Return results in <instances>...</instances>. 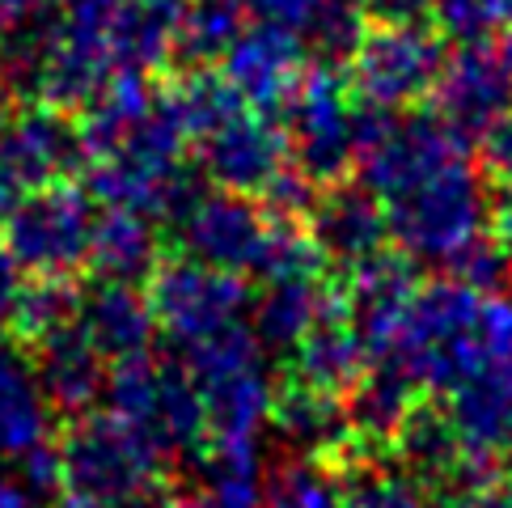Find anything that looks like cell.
I'll list each match as a JSON object with an SVG mask.
<instances>
[{
	"instance_id": "21",
	"label": "cell",
	"mask_w": 512,
	"mask_h": 508,
	"mask_svg": "<svg viewBox=\"0 0 512 508\" xmlns=\"http://www.w3.org/2000/svg\"><path fill=\"white\" fill-rule=\"evenodd\" d=\"M271 428H276L280 445L292 458H314V462L335 458V453L356 437L343 398L335 390L309 386V381H292L288 390L276 394Z\"/></svg>"
},
{
	"instance_id": "43",
	"label": "cell",
	"mask_w": 512,
	"mask_h": 508,
	"mask_svg": "<svg viewBox=\"0 0 512 508\" xmlns=\"http://www.w3.org/2000/svg\"><path fill=\"white\" fill-rule=\"evenodd\" d=\"M504 470H508V483H512V445L504 449Z\"/></svg>"
},
{
	"instance_id": "27",
	"label": "cell",
	"mask_w": 512,
	"mask_h": 508,
	"mask_svg": "<svg viewBox=\"0 0 512 508\" xmlns=\"http://www.w3.org/2000/svg\"><path fill=\"white\" fill-rule=\"evenodd\" d=\"M199 492H208L221 508H263V453L259 441L204 437L195 449Z\"/></svg>"
},
{
	"instance_id": "19",
	"label": "cell",
	"mask_w": 512,
	"mask_h": 508,
	"mask_svg": "<svg viewBox=\"0 0 512 508\" xmlns=\"http://www.w3.org/2000/svg\"><path fill=\"white\" fill-rule=\"evenodd\" d=\"M34 373L43 381V394L56 411L85 415L89 407L106 398V377H111V360H106L89 335L77 326V318L64 322L60 331L30 343Z\"/></svg>"
},
{
	"instance_id": "14",
	"label": "cell",
	"mask_w": 512,
	"mask_h": 508,
	"mask_svg": "<svg viewBox=\"0 0 512 508\" xmlns=\"http://www.w3.org/2000/svg\"><path fill=\"white\" fill-rule=\"evenodd\" d=\"M419 297L415 263L407 254H377V259L352 267V284L343 293L347 318L364 343V356H390L407 331L411 305Z\"/></svg>"
},
{
	"instance_id": "28",
	"label": "cell",
	"mask_w": 512,
	"mask_h": 508,
	"mask_svg": "<svg viewBox=\"0 0 512 508\" xmlns=\"http://www.w3.org/2000/svg\"><path fill=\"white\" fill-rule=\"evenodd\" d=\"M246 26H250L246 0H191L182 9V26H178V56L195 68L221 64Z\"/></svg>"
},
{
	"instance_id": "17",
	"label": "cell",
	"mask_w": 512,
	"mask_h": 508,
	"mask_svg": "<svg viewBox=\"0 0 512 508\" xmlns=\"http://www.w3.org/2000/svg\"><path fill=\"white\" fill-rule=\"evenodd\" d=\"M309 51L305 43H297L288 30L254 22L237 34V43L225 51L221 72L225 81L242 94L250 106L259 111H280V106L292 98V89L305 81Z\"/></svg>"
},
{
	"instance_id": "39",
	"label": "cell",
	"mask_w": 512,
	"mask_h": 508,
	"mask_svg": "<svg viewBox=\"0 0 512 508\" xmlns=\"http://www.w3.org/2000/svg\"><path fill=\"white\" fill-rule=\"evenodd\" d=\"M64 508H157L153 496H136V500H106V504H81V500H64Z\"/></svg>"
},
{
	"instance_id": "22",
	"label": "cell",
	"mask_w": 512,
	"mask_h": 508,
	"mask_svg": "<svg viewBox=\"0 0 512 508\" xmlns=\"http://www.w3.org/2000/svg\"><path fill=\"white\" fill-rule=\"evenodd\" d=\"M51 445V398L34 360L0 339V462H22Z\"/></svg>"
},
{
	"instance_id": "7",
	"label": "cell",
	"mask_w": 512,
	"mask_h": 508,
	"mask_svg": "<svg viewBox=\"0 0 512 508\" xmlns=\"http://www.w3.org/2000/svg\"><path fill=\"white\" fill-rule=\"evenodd\" d=\"M94 229V195L72 183L30 191L0 216V242L13 250V259L34 280H68L72 271L89 267Z\"/></svg>"
},
{
	"instance_id": "13",
	"label": "cell",
	"mask_w": 512,
	"mask_h": 508,
	"mask_svg": "<svg viewBox=\"0 0 512 508\" xmlns=\"http://www.w3.org/2000/svg\"><path fill=\"white\" fill-rule=\"evenodd\" d=\"M432 98L445 123H453L466 140H483L512 111V68L504 64L500 47L462 43L445 56Z\"/></svg>"
},
{
	"instance_id": "5",
	"label": "cell",
	"mask_w": 512,
	"mask_h": 508,
	"mask_svg": "<svg viewBox=\"0 0 512 508\" xmlns=\"http://www.w3.org/2000/svg\"><path fill=\"white\" fill-rule=\"evenodd\" d=\"M182 365L191 369L199 398H204L208 437H263L271 407H276V386H271L267 348L250 331V322H237L221 335L182 348Z\"/></svg>"
},
{
	"instance_id": "15",
	"label": "cell",
	"mask_w": 512,
	"mask_h": 508,
	"mask_svg": "<svg viewBox=\"0 0 512 508\" xmlns=\"http://www.w3.org/2000/svg\"><path fill=\"white\" fill-rule=\"evenodd\" d=\"M309 238H314L318 254L326 263H339L343 271H352L360 263L386 254L390 246V216L381 195L369 191L364 183H331L322 187L309 204Z\"/></svg>"
},
{
	"instance_id": "32",
	"label": "cell",
	"mask_w": 512,
	"mask_h": 508,
	"mask_svg": "<svg viewBox=\"0 0 512 508\" xmlns=\"http://www.w3.org/2000/svg\"><path fill=\"white\" fill-rule=\"evenodd\" d=\"M26 267L13 259V250L0 242V326H13L17 310H22V297H26Z\"/></svg>"
},
{
	"instance_id": "1",
	"label": "cell",
	"mask_w": 512,
	"mask_h": 508,
	"mask_svg": "<svg viewBox=\"0 0 512 508\" xmlns=\"http://www.w3.org/2000/svg\"><path fill=\"white\" fill-rule=\"evenodd\" d=\"M85 191L102 208L140 212L149 221H174L199 191L187 170L191 127L174 89L144 77H123L85 106Z\"/></svg>"
},
{
	"instance_id": "11",
	"label": "cell",
	"mask_w": 512,
	"mask_h": 508,
	"mask_svg": "<svg viewBox=\"0 0 512 508\" xmlns=\"http://www.w3.org/2000/svg\"><path fill=\"white\" fill-rule=\"evenodd\" d=\"M195 161L212 187L271 195V187L292 170L280 123H271L259 106H237L225 119L195 136Z\"/></svg>"
},
{
	"instance_id": "36",
	"label": "cell",
	"mask_w": 512,
	"mask_h": 508,
	"mask_svg": "<svg viewBox=\"0 0 512 508\" xmlns=\"http://www.w3.org/2000/svg\"><path fill=\"white\" fill-rule=\"evenodd\" d=\"M445 508H512V492L496 483H479V487H462V492L445 496Z\"/></svg>"
},
{
	"instance_id": "37",
	"label": "cell",
	"mask_w": 512,
	"mask_h": 508,
	"mask_svg": "<svg viewBox=\"0 0 512 508\" xmlns=\"http://www.w3.org/2000/svg\"><path fill=\"white\" fill-rule=\"evenodd\" d=\"M0 508H39V492L22 475H5L0 470Z\"/></svg>"
},
{
	"instance_id": "41",
	"label": "cell",
	"mask_w": 512,
	"mask_h": 508,
	"mask_svg": "<svg viewBox=\"0 0 512 508\" xmlns=\"http://www.w3.org/2000/svg\"><path fill=\"white\" fill-rule=\"evenodd\" d=\"M500 56H504V64L512 68V30H504V34H500Z\"/></svg>"
},
{
	"instance_id": "6",
	"label": "cell",
	"mask_w": 512,
	"mask_h": 508,
	"mask_svg": "<svg viewBox=\"0 0 512 508\" xmlns=\"http://www.w3.org/2000/svg\"><path fill=\"white\" fill-rule=\"evenodd\" d=\"M106 403L127 424H136L161 453H191L208 437L204 398L191 369L182 360H166L153 352L123 356L106 377Z\"/></svg>"
},
{
	"instance_id": "12",
	"label": "cell",
	"mask_w": 512,
	"mask_h": 508,
	"mask_svg": "<svg viewBox=\"0 0 512 508\" xmlns=\"http://www.w3.org/2000/svg\"><path fill=\"white\" fill-rule=\"evenodd\" d=\"M77 166H85L81 127H72L60 106L34 102L9 115L0 136V216L30 191L64 183Z\"/></svg>"
},
{
	"instance_id": "8",
	"label": "cell",
	"mask_w": 512,
	"mask_h": 508,
	"mask_svg": "<svg viewBox=\"0 0 512 508\" xmlns=\"http://www.w3.org/2000/svg\"><path fill=\"white\" fill-rule=\"evenodd\" d=\"M445 68V43L424 22L415 26H377L347 56L352 98L377 111H407L428 98Z\"/></svg>"
},
{
	"instance_id": "18",
	"label": "cell",
	"mask_w": 512,
	"mask_h": 508,
	"mask_svg": "<svg viewBox=\"0 0 512 508\" xmlns=\"http://www.w3.org/2000/svg\"><path fill=\"white\" fill-rule=\"evenodd\" d=\"M343 305L339 293L322 284V271H288L263 280L259 297H250V331L267 352H292L314 326Z\"/></svg>"
},
{
	"instance_id": "31",
	"label": "cell",
	"mask_w": 512,
	"mask_h": 508,
	"mask_svg": "<svg viewBox=\"0 0 512 508\" xmlns=\"http://www.w3.org/2000/svg\"><path fill=\"white\" fill-rule=\"evenodd\" d=\"M432 22L457 43H487L512 30V0H432Z\"/></svg>"
},
{
	"instance_id": "3",
	"label": "cell",
	"mask_w": 512,
	"mask_h": 508,
	"mask_svg": "<svg viewBox=\"0 0 512 508\" xmlns=\"http://www.w3.org/2000/svg\"><path fill=\"white\" fill-rule=\"evenodd\" d=\"M390 111L347 98L343 81L331 68H309L305 81L280 106V132L288 144V161L314 187L343 183V174L360 166L369 140L381 132Z\"/></svg>"
},
{
	"instance_id": "33",
	"label": "cell",
	"mask_w": 512,
	"mask_h": 508,
	"mask_svg": "<svg viewBox=\"0 0 512 508\" xmlns=\"http://www.w3.org/2000/svg\"><path fill=\"white\" fill-rule=\"evenodd\" d=\"M483 161H487V174L500 178L508 191L512 187V111L483 136Z\"/></svg>"
},
{
	"instance_id": "26",
	"label": "cell",
	"mask_w": 512,
	"mask_h": 508,
	"mask_svg": "<svg viewBox=\"0 0 512 508\" xmlns=\"http://www.w3.org/2000/svg\"><path fill=\"white\" fill-rule=\"evenodd\" d=\"M288 356H292V381H309V386L335 394L352 390V381L364 373V360H369L352 318H347V305L326 314Z\"/></svg>"
},
{
	"instance_id": "20",
	"label": "cell",
	"mask_w": 512,
	"mask_h": 508,
	"mask_svg": "<svg viewBox=\"0 0 512 508\" xmlns=\"http://www.w3.org/2000/svg\"><path fill=\"white\" fill-rule=\"evenodd\" d=\"M254 22L280 26L297 43H305L309 56L326 64L347 60L369 34V13L364 0H246Z\"/></svg>"
},
{
	"instance_id": "30",
	"label": "cell",
	"mask_w": 512,
	"mask_h": 508,
	"mask_svg": "<svg viewBox=\"0 0 512 508\" xmlns=\"http://www.w3.org/2000/svg\"><path fill=\"white\" fill-rule=\"evenodd\" d=\"M263 508H343V483L314 458H292L263 483Z\"/></svg>"
},
{
	"instance_id": "29",
	"label": "cell",
	"mask_w": 512,
	"mask_h": 508,
	"mask_svg": "<svg viewBox=\"0 0 512 508\" xmlns=\"http://www.w3.org/2000/svg\"><path fill=\"white\" fill-rule=\"evenodd\" d=\"M343 508H432V492L402 462H369L343 479Z\"/></svg>"
},
{
	"instance_id": "42",
	"label": "cell",
	"mask_w": 512,
	"mask_h": 508,
	"mask_svg": "<svg viewBox=\"0 0 512 508\" xmlns=\"http://www.w3.org/2000/svg\"><path fill=\"white\" fill-rule=\"evenodd\" d=\"M5 123H9V106H5V94H0V136H5Z\"/></svg>"
},
{
	"instance_id": "40",
	"label": "cell",
	"mask_w": 512,
	"mask_h": 508,
	"mask_svg": "<svg viewBox=\"0 0 512 508\" xmlns=\"http://www.w3.org/2000/svg\"><path fill=\"white\" fill-rule=\"evenodd\" d=\"M170 508H221V504H216L208 492H199V487H195V492L191 496H182V500H174Z\"/></svg>"
},
{
	"instance_id": "23",
	"label": "cell",
	"mask_w": 512,
	"mask_h": 508,
	"mask_svg": "<svg viewBox=\"0 0 512 508\" xmlns=\"http://www.w3.org/2000/svg\"><path fill=\"white\" fill-rule=\"evenodd\" d=\"M77 326L111 365L123 356L149 352L157 335L149 297L140 293V284H119V280H98L94 288H85L77 301Z\"/></svg>"
},
{
	"instance_id": "24",
	"label": "cell",
	"mask_w": 512,
	"mask_h": 508,
	"mask_svg": "<svg viewBox=\"0 0 512 508\" xmlns=\"http://www.w3.org/2000/svg\"><path fill=\"white\" fill-rule=\"evenodd\" d=\"M415 373L398 356H369L364 373L347 390V415H352L356 441L394 445L402 424L415 415Z\"/></svg>"
},
{
	"instance_id": "16",
	"label": "cell",
	"mask_w": 512,
	"mask_h": 508,
	"mask_svg": "<svg viewBox=\"0 0 512 508\" xmlns=\"http://www.w3.org/2000/svg\"><path fill=\"white\" fill-rule=\"evenodd\" d=\"M445 415L479 458H504L512 445V352H491L441 394Z\"/></svg>"
},
{
	"instance_id": "2",
	"label": "cell",
	"mask_w": 512,
	"mask_h": 508,
	"mask_svg": "<svg viewBox=\"0 0 512 508\" xmlns=\"http://www.w3.org/2000/svg\"><path fill=\"white\" fill-rule=\"evenodd\" d=\"M381 204L390 216V242L411 263H428L441 271H449L470 246H479L491 233L487 178L474 166V153L419 174L415 183Z\"/></svg>"
},
{
	"instance_id": "35",
	"label": "cell",
	"mask_w": 512,
	"mask_h": 508,
	"mask_svg": "<svg viewBox=\"0 0 512 508\" xmlns=\"http://www.w3.org/2000/svg\"><path fill=\"white\" fill-rule=\"evenodd\" d=\"M60 5L64 0H0V43H5L9 34H17L22 26L47 17L51 9H60Z\"/></svg>"
},
{
	"instance_id": "34",
	"label": "cell",
	"mask_w": 512,
	"mask_h": 508,
	"mask_svg": "<svg viewBox=\"0 0 512 508\" xmlns=\"http://www.w3.org/2000/svg\"><path fill=\"white\" fill-rule=\"evenodd\" d=\"M364 13L377 26H415L432 17V0H364Z\"/></svg>"
},
{
	"instance_id": "4",
	"label": "cell",
	"mask_w": 512,
	"mask_h": 508,
	"mask_svg": "<svg viewBox=\"0 0 512 508\" xmlns=\"http://www.w3.org/2000/svg\"><path fill=\"white\" fill-rule=\"evenodd\" d=\"M56 453H60V492L64 500H81V504L153 496L161 483V466H166V453L115 411L77 415L60 437Z\"/></svg>"
},
{
	"instance_id": "25",
	"label": "cell",
	"mask_w": 512,
	"mask_h": 508,
	"mask_svg": "<svg viewBox=\"0 0 512 508\" xmlns=\"http://www.w3.org/2000/svg\"><path fill=\"white\" fill-rule=\"evenodd\" d=\"M89 267L98 280L119 284H144L161 267V242L153 233V221L140 212L106 208L98 216L94 246H89Z\"/></svg>"
},
{
	"instance_id": "38",
	"label": "cell",
	"mask_w": 512,
	"mask_h": 508,
	"mask_svg": "<svg viewBox=\"0 0 512 508\" xmlns=\"http://www.w3.org/2000/svg\"><path fill=\"white\" fill-rule=\"evenodd\" d=\"M496 238H500V246H504V254H508V263H512V187H508L504 208H500V216H496Z\"/></svg>"
},
{
	"instance_id": "10",
	"label": "cell",
	"mask_w": 512,
	"mask_h": 508,
	"mask_svg": "<svg viewBox=\"0 0 512 508\" xmlns=\"http://www.w3.org/2000/svg\"><path fill=\"white\" fill-rule=\"evenodd\" d=\"M276 221L280 216L254 204V195L212 187V191H195L170 225L187 259L233 271V276H246V271L254 276L263 267Z\"/></svg>"
},
{
	"instance_id": "9",
	"label": "cell",
	"mask_w": 512,
	"mask_h": 508,
	"mask_svg": "<svg viewBox=\"0 0 512 508\" xmlns=\"http://www.w3.org/2000/svg\"><path fill=\"white\" fill-rule=\"evenodd\" d=\"M149 305L157 318V331L174 348H191L199 339H212L229 326L246 322L250 314V288L242 276L221 267H208L182 254L178 263H161L149 280Z\"/></svg>"
}]
</instances>
